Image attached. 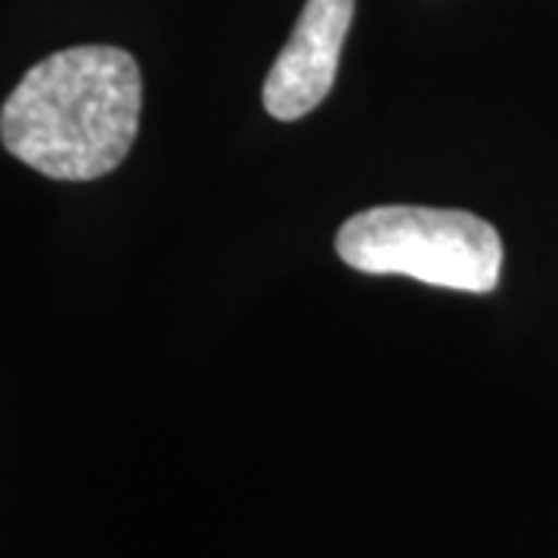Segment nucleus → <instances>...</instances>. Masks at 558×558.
<instances>
[{
  "instance_id": "nucleus-1",
  "label": "nucleus",
  "mask_w": 558,
  "mask_h": 558,
  "mask_svg": "<svg viewBox=\"0 0 558 558\" xmlns=\"http://www.w3.org/2000/svg\"><path fill=\"white\" fill-rule=\"evenodd\" d=\"M137 60L106 44L44 57L0 109L10 156L50 180H97L128 159L140 128Z\"/></svg>"
},
{
  "instance_id": "nucleus-2",
  "label": "nucleus",
  "mask_w": 558,
  "mask_h": 558,
  "mask_svg": "<svg viewBox=\"0 0 558 558\" xmlns=\"http://www.w3.org/2000/svg\"><path fill=\"white\" fill-rule=\"evenodd\" d=\"M336 252L360 274L410 277L475 295L494 292L502 270V240L494 223L457 208H366L341 223Z\"/></svg>"
},
{
  "instance_id": "nucleus-3",
  "label": "nucleus",
  "mask_w": 558,
  "mask_h": 558,
  "mask_svg": "<svg viewBox=\"0 0 558 558\" xmlns=\"http://www.w3.org/2000/svg\"><path fill=\"white\" fill-rule=\"evenodd\" d=\"M354 22V0H307L295 32L264 81V109L277 121H299L329 97L341 47Z\"/></svg>"
}]
</instances>
